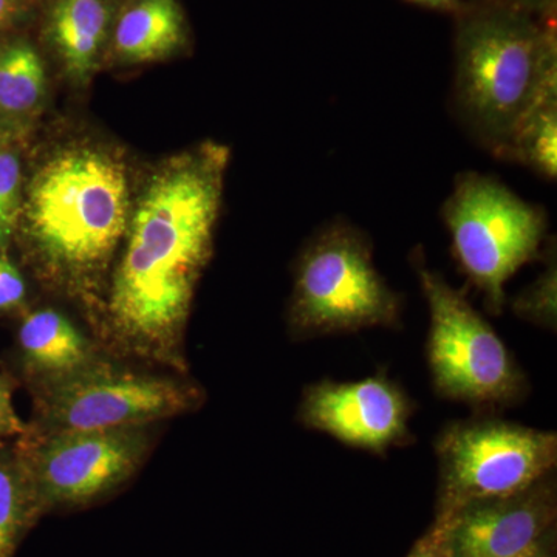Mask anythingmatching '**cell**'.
<instances>
[{
	"instance_id": "obj_1",
	"label": "cell",
	"mask_w": 557,
	"mask_h": 557,
	"mask_svg": "<svg viewBox=\"0 0 557 557\" xmlns=\"http://www.w3.org/2000/svg\"><path fill=\"white\" fill-rule=\"evenodd\" d=\"M226 156L209 149L160 172L143 194L106 306L112 355L186 373L185 336L212 251Z\"/></svg>"
},
{
	"instance_id": "obj_19",
	"label": "cell",
	"mask_w": 557,
	"mask_h": 557,
	"mask_svg": "<svg viewBox=\"0 0 557 557\" xmlns=\"http://www.w3.org/2000/svg\"><path fill=\"white\" fill-rule=\"evenodd\" d=\"M21 164L17 157L0 152V244L10 239L20 209Z\"/></svg>"
},
{
	"instance_id": "obj_21",
	"label": "cell",
	"mask_w": 557,
	"mask_h": 557,
	"mask_svg": "<svg viewBox=\"0 0 557 557\" xmlns=\"http://www.w3.org/2000/svg\"><path fill=\"white\" fill-rule=\"evenodd\" d=\"M28 431L30 423H25L14 408L11 381L0 375V440L20 438Z\"/></svg>"
},
{
	"instance_id": "obj_8",
	"label": "cell",
	"mask_w": 557,
	"mask_h": 557,
	"mask_svg": "<svg viewBox=\"0 0 557 557\" xmlns=\"http://www.w3.org/2000/svg\"><path fill=\"white\" fill-rule=\"evenodd\" d=\"M44 516L101 504L148 460L152 426L38 432L16 438Z\"/></svg>"
},
{
	"instance_id": "obj_26",
	"label": "cell",
	"mask_w": 557,
	"mask_h": 557,
	"mask_svg": "<svg viewBox=\"0 0 557 557\" xmlns=\"http://www.w3.org/2000/svg\"><path fill=\"white\" fill-rule=\"evenodd\" d=\"M548 545L549 544L542 545V547L533 549V552L527 553V555L519 556V557H552V556H549Z\"/></svg>"
},
{
	"instance_id": "obj_4",
	"label": "cell",
	"mask_w": 557,
	"mask_h": 557,
	"mask_svg": "<svg viewBox=\"0 0 557 557\" xmlns=\"http://www.w3.org/2000/svg\"><path fill=\"white\" fill-rule=\"evenodd\" d=\"M401 298L373 263L368 234L347 220H333L300 252L289 300L295 335L319 336L392 327Z\"/></svg>"
},
{
	"instance_id": "obj_11",
	"label": "cell",
	"mask_w": 557,
	"mask_h": 557,
	"mask_svg": "<svg viewBox=\"0 0 557 557\" xmlns=\"http://www.w3.org/2000/svg\"><path fill=\"white\" fill-rule=\"evenodd\" d=\"M440 520V519H437ZM453 557H519L549 544L556 522L552 475L512 496L494 498L440 520Z\"/></svg>"
},
{
	"instance_id": "obj_2",
	"label": "cell",
	"mask_w": 557,
	"mask_h": 557,
	"mask_svg": "<svg viewBox=\"0 0 557 557\" xmlns=\"http://www.w3.org/2000/svg\"><path fill=\"white\" fill-rule=\"evenodd\" d=\"M557 87L555 22L483 0L457 13L454 108L497 157L528 110Z\"/></svg>"
},
{
	"instance_id": "obj_22",
	"label": "cell",
	"mask_w": 557,
	"mask_h": 557,
	"mask_svg": "<svg viewBox=\"0 0 557 557\" xmlns=\"http://www.w3.org/2000/svg\"><path fill=\"white\" fill-rule=\"evenodd\" d=\"M406 557H453L445 523L435 519L434 525L429 528L423 537L418 539Z\"/></svg>"
},
{
	"instance_id": "obj_20",
	"label": "cell",
	"mask_w": 557,
	"mask_h": 557,
	"mask_svg": "<svg viewBox=\"0 0 557 557\" xmlns=\"http://www.w3.org/2000/svg\"><path fill=\"white\" fill-rule=\"evenodd\" d=\"M27 285L16 265L0 255V314L11 313L24 306Z\"/></svg>"
},
{
	"instance_id": "obj_25",
	"label": "cell",
	"mask_w": 557,
	"mask_h": 557,
	"mask_svg": "<svg viewBox=\"0 0 557 557\" xmlns=\"http://www.w3.org/2000/svg\"><path fill=\"white\" fill-rule=\"evenodd\" d=\"M406 2L424 7V9L448 11V13H458L465 7L461 0H406Z\"/></svg>"
},
{
	"instance_id": "obj_13",
	"label": "cell",
	"mask_w": 557,
	"mask_h": 557,
	"mask_svg": "<svg viewBox=\"0 0 557 557\" xmlns=\"http://www.w3.org/2000/svg\"><path fill=\"white\" fill-rule=\"evenodd\" d=\"M185 40V21L174 0H138L124 11L115 30L124 61L152 62L171 57Z\"/></svg>"
},
{
	"instance_id": "obj_14",
	"label": "cell",
	"mask_w": 557,
	"mask_h": 557,
	"mask_svg": "<svg viewBox=\"0 0 557 557\" xmlns=\"http://www.w3.org/2000/svg\"><path fill=\"white\" fill-rule=\"evenodd\" d=\"M109 9L102 0H57L49 35L70 75L89 76L109 28Z\"/></svg>"
},
{
	"instance_id": "obj_15",
	"label": "cell",
	"mask_w": 557,
	"mask_h": 557,
	"mask_svg": "<svg viewBox=\"0 0 557 557\" xmlns=\"http://www.w3.org/2000/svg\"><path fill=\"white\" fill-rule=\"evenodd\" d=\"M42 518L16 438L13 443L0 440V557H16L22 542Z\"/></svg>"
},
{
	"instance_id": "obj_9",
	"label": "cell",
	"mask_w": 557,
	"mask_h": 557,
	"mask_svg": "<svg viewBox=\"0 0 557 557\" xmlns=\"http://www.w3.org/2000/svg\"><path fill=\"white\" fill-rule=\"evenodd\" d=\"M431 327L428 355L440 395L474 406L511 405L527 381L504 341L442 274L417 265Z\"/></svg>"
},
{
	"instance_id": "obj_16",
	"label": "cell",
	"mask_w": 557,
	"mask_h": 557,
	"mask_svg": "<svg viewBox=\"0 0 557 557\" xmlns=\"http://www.w3.org/2000/svg\"><path fill=\"white\" fill-rule=\"evenodd\" d=\"M498 159L515 161L541 177L556 180L557 87L528 110Z\"/></svg>"
},
{
	"instance_id": "obj_23",
	"label": "cell",
	"mask_w": 557,
	"mask_h": 557,
	"mask_svg": "<svg viewBox=\"0 0 557 557\" xmlns=\"http://www.w3.org/2000/svg\"><path fill=\"white\" fill-rule=\"evenodd\" d=\"M490 2L547 21L552 20V16L555 17L556 13V0H490Z\"/></svg>"
},
{
	"instance_id": "obj_12",
	"label": "cell",
	"mask_w": 557,
	"mask_h": 557,
	"mask_svg": "<svg viewBox=\"0 0 557 557\" xmlns=\"http://www.w3.org/2000/svg\"><path fill=\"white\" fill-rule=\"evenodd\" d=\"M17 359L28 387L67 379L108 357L75 322L54 309L32 311L17 330Z\"/></svg>"
},
{
	"instance_id": "obj_24",
	"label": "cell",
	"mask_w": 557,
	"mask_h": 557,
	"mask_svg": "<svg viewBox=\"0 0 557 557\" xmlns=\"http://www.w3.org/2000/svg\"><path fill=\"white\" fill-rule=\"evenodd\" d=\"M30 0H0V28L20 20Z\"/></svg>"
},
{
	"instance_id": "obj_10",
	"label": "cell",
	"mask_w": 557,
	"mask_h": 557,
	"mask_svg": "<svg viewBox=\"0 0 557 557\" xmlns=\"http://www.w3.org/2000/svg\"><path fill=\"white\" fill-rule=\"evenodd\" d=\"M410 413L412 406L405 392L384 375L355 383L314 384L299 406V420L307 428L373 453H383L408 437Z\"/></svg>"
},
{
	"instance_id": "obj_6",
	"label": "cell",
	"mask_w": 557,
	"mask_h": 557,
	"mask_svg": "<svg viewBox=\"0 0 557 557\" xmlns=\"http://www.w3.org/2000/svg\"><path fill=\"white\" fill-rule=\"evenodd\" d=\"M30 392V428L38 432L152 426L185 416L203 401L201 388L182 376L129 369L112 357Z\"/></svg>"
},
{
	"instance_id": "obj_3",
	"label": "cell",
	"mask_w": 557,
	"mask_h": 557,
	"mask_svg": "<svg viewBox=\"0 0 557 557\" xmlns=\"http://www.w3.org/2000/svg\"><path fill=\"white\" fill-rule=\"evenodd\" d=\"M28 228L53 276L86 285L108 267L127 231L129 188L123 166L98 150H69L32 183Z\"/></svg>"
},
{
	"instance_id": "obj_18",
	"label": "cell",
	"mask_w": 557,
	"mask_h": 557,
	"mask_svg": "<svg viewBox=\"0 0 557 557\" xmlns=\"http://www.w3.org/2000/svg\"><path fill=\"white\" fill-rule=\"evenodd\" d=\"M519 318L542 327L556 329L557 267L556 256H549L547 269L512 302Z\"/></svg>"
},
{
	"instance_id": "obj_7",
	"label": "cell",
	"mask_w": 557,
	"mask_h": 557,
	"mask_svg": "<svg viewBox=\"0 0 557 557\" xmlns=\"http://www.w3.org/2000/svg\"><path fill=\"white\" fill-rule=\"evenodd\" d=\"M437 449L440 520L525 491L552 475L557 461L555 432L490 418L454 424Z\"/></svg>"
},
{
	"instance_id": "obj_17",
	"label": "cell",
	"mask_w": 557,
	"mask_h": 557,
	"mask_svg": "<svg viewBox=\"0 0 557 557\" xmlns=\"http://www.w3.org/2000/svg\"><path fill=\"white\" fill-rule=\"evenodd\" d=\"M46 70L28 44H13L0 53V109L28 112L42 98Z\"/></svg>"
},
{
	"instance_id": "obj_5",
	"label": "cell",
	"mask_w": 557,
	"mask_h": 557,
	"mask_svg": "<svg viewBox=\"0 0 557 557\" xmlns=\"http://www.w3.org/2000/svg\"><path fill=\"white\" fill-rule=\"evenodd\" d=\"M442 219L461 270L485 296L487 310L500 313L505 285L541 251L547 212L497 178L463 172L443 203Z\"/></svg>"
}]
</instances>
